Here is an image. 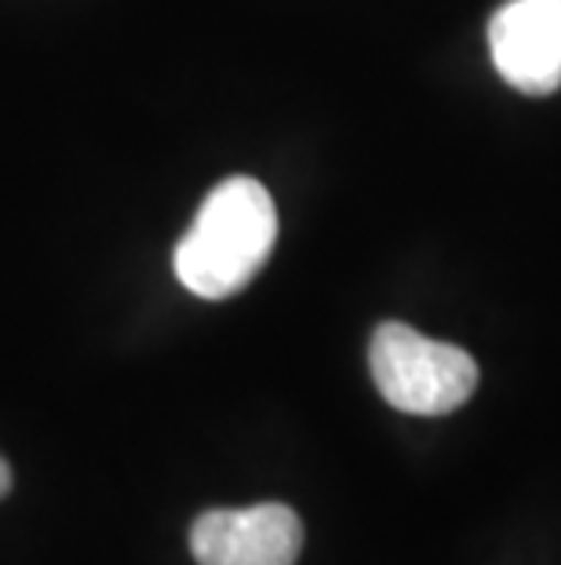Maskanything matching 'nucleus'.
I'll list each match as a JSON object with an SVG mask.
<instances>
[{
  "mask_svg": "<svg viewBox=\"0 0 561 565\" xmlns=\"http://www.w3.org/2000/svg\"><path fill=\"white\" fill-rule=\"evenodd\" d=\"M278 242V209L252 175L219 183L175 248V274L201 299L237 296L256 278Z\"/></svg>",
  "mask_w": 561,
  "mask_h": 565,
  "instance_id": "f257e3e1",
  "label": "nucleus"
},
{
  "mask_svg": "<svg viewBox=\"0 0 561 565\" xmlns=\"http://www.w3.org/2000/svg\"><path fill=\"white\" fill-rule=\"evenodd\" d=\"M376 391L398 413L445 416L477 391V362L456 343L427 340L412 324L384 321L368 347Z\"/></svg>",
  "mask_w": 561,
  "mask_h": 565,
  "instance_id": "f03ea898",
  "label": "nucleus"
},
{
  "mask_svg": "<svg viewBox=\"0 0 561 565\" xmlns=\"http://www.w3.org/2000/svg\"><path fill=\"white\" fill-rule=\"evenodd\" d=\"M197 565H295L303 551V522L284 503L245 511H208L190 529Z\"/></svg>",
  "mask_w": 561,
  "mask_h": 565,
  "instance_id": "7ed1b4c3",
  "label": "nucleus"
},
{
  "mask_svg": "<svg viewBox=\"0 0 561 565\" xmlns=\"http://www.w3.org/2000/svg\"><path fill=\"white\" fill-rule=\"evenodd\" d=\"M493 63L525 95L561 84V0H510L488 22Z\"/></svg>",
  "mask_w": 561,
  "mask_h": 565,
  "instance_id": "20e7f679",
  "label": "nucleus"
},
{
  "mask_svg": "<svg viewBox=\"0 0 561 565\" xmlns=\"http://www.w3.org/2000/svg\"><path fill=\"white\" fill-rule=\"evenodd\" d=\"M8 489H11V467L0 460V497H8Z\"/></svg>",
  "mask_w": 561,
  "mask_h": 565,
  "instance_id": "39448f33",
  "label": "nucleus"
}]
</instances>
